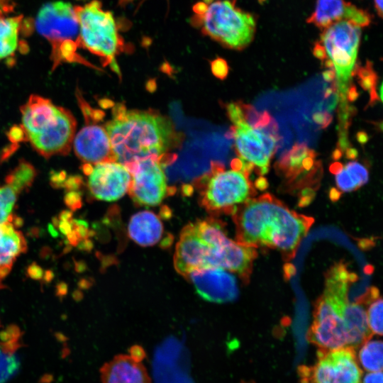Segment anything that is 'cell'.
<instances>
[{
    "label": "cell",
    "instance_id": "47",
    "mask_svg": "<svg viewBox=\"0 0 383 383\" xmlns=\"http://www.w3.org/2000/svg\"><path fill=\"white\" fill-rule=\"evenodd\" d=\"M343 168V165L340 162H335L331 165L329 170L332 174H337Z\"/></svg>",
    "mask_w": 383,
    "mask_h": 383
},
{
    "label": "cell",
    "instance_id": "18",
    "mask_svg": "<svg viewBox=\"0 0 383 383\" xmlns=\"http://www.w3.org/2000/svg\"><path fill=\"white\" fill-rule=\"evenodd\" d=\"M358 10L356 6L345 0H316L315 10L306 22L323 30L338 21L352 23Z\"/></svg>",
    "mask_w": 383,
    "mask_h": 383
},
{
    "label": "cell",
    "instance_id": "30",
    "mask_svg": "<svg viewBox=\"0 0 383 383\" xmlns=\"http://www.w3.org/2000/svg\"><path fill=\"white\" fill-rule=\"evenodd\" d=\"M227 114L234 126L245 122L241 102H232L226 106Z\"/></svg>",
    "mask_w": 383,
    "mask_h": 383
},
{
    "label": "cell",
    "instance_id": "24",
    "mask_svg": "<svg viewBox=\"0 0 383 383\" xmlns=\"http://www.w3.org/2000/svg\"><path fill=\"white\" fill-rule=\"evenodd\" d=\"M20 346V340L0 339V383L6 382L18 372L20 362L15 352Z\"/></svg>",
    "mask_w": 383,
    "mask_h": 383
},
{
    "label": "cell",
    "instance_id": "46",
    "mask_svg": "<svg viewBox=\"0 0 383 383\" xmlns=\"http://www.w3.org/2000/svg\"><path fill=\"white\" fill-rule=\"evenodd\" d=\"M341 194H342V192L339 191L338 189H337L335 187L331 188L330 192H329V197L333 201H338L340 199Z\"/></svg>",
    "mask_w": 383,
    "mask_h": 383
},
{
    "label": "cell",
    "instance_id": "1",
    "mask_svg": "<svg viewBox=\"0 0 383 383\" xmlns=\"http://www.w3.org/2000/svg\"><path fill=\"white\" fill-rule=\"evenodd\" d=\"M355 279L343 262L327 271L324 289L315 303L307 333L308 340L319 350L355 349L372 338L365 302L360 297L354 302L349 300V288Z\"/></svg>",
    "mask_w": 383,
    "mask_h": 383
},
{
    "label": "cell",
    "instance_id": "8",
    "mask_svg": "<svg viewBox=\"0 0 383 383\" xmlns=\"http://www.w3.org/2000/svg\"><path fill=\"white\" fill-rule=\"evenodd\" d=\"M74 10L79 23L82 48L100 57L104 66L110 65L119 74L115 58L122 51L124 43L112 13L103 10L98 0L74 6Z\"/></svg>",
    "mask_w": 383,
    "mask_h": 383
},
{
    "label": "cell",
    "instance_id": "10",
    "mask_svg": "<svg viewBox=\"0 0 383 383\" xmlns=\"http://www.w3.org/2000/svg\"><path fill=\"white\" fill-rule=\"evenodd\" d=\"M299 374L303 383H362V379L355 349L350 347L318 350L316 363L300 367Z\"/></svg>",
    "mask_w": 383,
    "mask_h": 383
},
{
    "label": "cell",
    "instance_id": "21",
    "mask_svg": "<svg viewBox=\"0 0 383 383\" xmlns=\"http://www.w3.org/2000/svg\"><path fill=\"white\" fill-rule=\"evenodd\" d=\"M23 16L0 18V60L14 55Z\"/></svg>",
    "mask_w": 383,
    "mask_h": 383
},
{
    "label": "cell",
    "instance_id": "33",
    "mask_svg": "<svg viewBox=\"0 0 383 383\" xmlns=\"http://www.w3.org/2000/svg\"><path fill=\"white\" fill-rule=\"evenodd\" d=\"M315 196V189L312 187L304 188L299 194V206H304L310 204Z\"/></svg>",
    "mask_w": 383,
    "mask_h": 383
},
{
    "label": "cell",
    "instance_id": "12",
    "mask_svg": "<svg viewBox=\"0 0 383 383\" xmlns=\"http://www.w3.org/2000/svg\"><path fill=\"white\" fill-rule=\"evenodd\" d=\"M84 172L88 175V187L96 199L114 201L128 192L131 174L123 165L114 160L92 165L84 164Z\"/></svg>",
    "mask_w": 383,
    "mask_h": 383
},
{
    "label": "cell",
    "instance_id": "5",
    "mask_svg": "<svg viewBox=\"0 0 383 383\" xmlns=\"http://www.w3.org/2000/svg\"><path fill=\"white\" fill-rule=\"evenodd\" d=\"M35 26L51 45L53 67L61 62H79L94 67L77 52L82 48L79 27L71 4L62 1L45 4L38 11Z\"/></svg>",
    "mask_w": 383,
    "mask_h": 383
},
{
    "label": "cell",
    "instance_id": "29",
    "mask_svg": "<svg viewBox=\"0 0 383 383\" xmlns=\"http://www.w3.org/2000/svg\"><path fill=\"white\" fill-rule=\"evenodd\" d=\"M335 181L338 187L343 192H349L357 189L351 176L345 168L337 174Z\"/></svg>",
    "mask_w": 383,
    "mask_h": 383
},
{
    "label": "cell",
    "instance_id": "17",
    "mask_svg": "<svg viewBox=\"0 0 383 383\" xmlns=\"http://www.w3.org/2000/svg\"><path fill=\"white\" fill-rule=\"evenodd\" d=\"M101 383H152L145 367L128 355H118L100 369Z\"/></svg>",
    "mask_w": 383,
    "mask_h": 383
},
{
    "label": "cell",
    "instance_id": "34",
    "mask_svg": "<svg viewBox=\"0 0 383 383\" xmlns=\"http://www.w3.org/2000/svg\"><path fill=\"white\" fill-rule=\"evenodd\" d=\"M128 355L133 361L137 363H141L145 358L146 353L140 345H135L130 348Z\"/></svg>",
    "mask_w": 383,
    "mask_h": 383
},
{
    "label": "cell",
    "instance_id": "20",
    "mask_svg": "<svg viewBox=\"0 0 383 383\" xmlns=\"http://www.w3.org/2000/svg\"><path fill=\"white\" fill-rule=\"evenodd\" d=\"M26 248L25 237L12 221L0 224V278L9 273L14 262L26 252Z\"/></svg>",
    "mask_w": 383,
    "mask_h": 383
},
{
    "label": "cell",
    "instance_id": "44",
    "mask_svg": "<svg viewBox=\"0 0 383 383\" xmlns=\"http://www.w3.org/2000/svg\"><path fill=\"white\" fill-rule=\"evenodd\" d=\"M356 139L362 145L366 144L369 140V136L365 131H358L356 134Z\"/></svg>",
    "mask_w": 383,
    "mask_h": 383
},
{
    "label": "cell",
    "instance_id": "49",
    "mask_svg": "<svg viewBox=\"0 0 383 383\" xmlns=\"http://www.w3.org/2000/svg\"><path fill=\"white\" fill-rule=\"evenodd\" d=\"M343 155V150L340 148H335L332 153V158L334 160H339Z\"/></svg>",
    "mask_w": 383,
    "mask_h": 383
},
{
    "label": "cell",
    "instance_id": "40",
    "mask_svg": "<svg viewBox=\"0 0 383 383\" xmlns=\"http://www.w3.org/2000/svg\"><path fill=\"white\" fill-rule=\"evenodd\" d=\"M254 186L256 189L260 191H264L268 187L269 183H268L267 179L265 177L260 176L255 181Z\"/></svg>",
    "mask_w": 383,
    "mask_h": 383
},
{
    "label": "cell",
    "instance_id": "37",
    "mask_svg": "<svg viewBox=\"0 0 383 383\" xmlns=\"http://www.w3.org/2000/svg\"><path fill=\"white\" fill-rule=\"evenodd\" d=\"M313 53L314 56L316 58L319 59L322 62L327 58L324 48L319 42V40L315 43L313 48Z\"/></svg>",
    "mask_w": 383,
    "mask_h": 383
},
{
    "label": "cell",
    "instance_id": "43",
    "mask_svg": "<svg viewBox=\"0 0 383 383\" xmlns=\"http://www.w3.org/2000/svg\"><path fill=\"white\" fill-rule=\"evenodd\" d=\"M323 78L325 81L331 82L335 79V72L333 69H328L323 72Z\"/></svg>",
    "mask_w": 383,
    "mask_h": 383
},
{
    "label": "cell",
    "instance_id": "9",
    "mask_svg": "<svg viewBox=\"0 0 383 383\" xmlns=\"http://www.w3.org/2000/svg\"><path fill=\"white\" fill-rule=\"evenodd\" d=\"M360 36L361 28L346 21L323 29L320 35L318 40L333 65L339 96H346L349 79L356 64Z\"/></svg>",
    "mask_w": 383,
    "mask_h": 383
},
{
    "label": "cell",
    "instance_id": "35",
    "mask_svg": "<svg viewBox=\"0 0 383 383\" xmlns=\"http://www.w3.org/2000/svg\"><path fill=\"white\" fill-rule=\"evenodd\" d=\"M272 119V117L271 115L267 111H264L262 113H260L257 121L252 128H264L270 123Z\"/></svg>",
    "mask_w": 383,
    "mask_h": 383
},
{
    "label": "cell",
    "instance_id": "11",
    "mask_svg": "<svg viewBox=\"0 0 383 383\" xmlns=\"http://www.w3.org/2000/svg\"><path fill=\"white\" fill-rule=\"evenodd\" d=\"M126 167L131 174L128 192L135 204L155 206L168 195L161 160L154 157L142 159Z\"/></svg>",
    "mask_w": 383,
    "mask_h": 383
},
{
    "label": "cell",
    "instance_id": "48",
    "mask_svg": "<svg viewBox=\"0 0 383 383\" xmlns=\"http://www.w3.org/2000/svg\"><path fill=\"white\" fill-rule=\"evenodd\" d=\"M374 8L379 18L382 17V0H374Z\"/></svg>",
    "mask_w": 383,
    "mask_h": 383
},
{
    "label": "cell",
    "instance_id": "3",
    "mask_svg": "<svg viewBox=\"0 0 383 383\" xmlns=\"http://www.w3.org/2000/svg\"><path fill=\"white\" fill-rule=\"evenodd\" d=\"M256 250L228 238L223 223L209 217L183 228L174 254V266L185 278L196 270L220 268L248 282L257 256Z\"/></svg>",
    "mask_w": 383,
    "mask_h": 383
},
{
    "label": "cell",
    "instance_id": "19",
    "mask_svg": "<svg viewBox=\"0 0 383 383\" xmlns=\"http://www.w3.org/2000/svg\"><path fill=\"white\" fill-rule=\"evenodd\" d=\"M164 228L158 216L152 211H143L134 214L128 226L129 237L137 244L150 246L158 243Z\"/></svg>",
    "mask_w": 383,
    "mask_h": 383
},
{
    "label": "cell",
    "instance_id": "28",
    "mask_svg": "<svg viewBox=\"0 0 383 383\" xmlns=\"http://www.w3.org/2000/svg\"><path fill=\"white\" fill-rule=\"evenodd\" d=\"M345 169L351 176L357 189L368 182V172L361 164L357 162H350L345 165Z\"/></svg>",
    "mask_w": 383,
    "mask_h": 383
},
{
    "label": "cell",
    "instance_id": "41",
    "mask_svg": "<svg viewBox=\"0 0 383 383\" xmlns=\"http://www.w3.org/2000/svg\"><path fill=\"white\" fill-rule=\"evenodd\" d=\"M13 9V5L10 0H0V18L6 13L11 11Z\"/></svg>",
    "mask_w": 383,
    "mask_h": 383
},
{
    "label": "cell",
    "instance_id": "7",
    "mask_svg": "<svg viewBox=\"0 0 383 383\" xmlns=\"http://www.w3.org/2000/svg\"><path fill=\"white\" fill-rule=\"evenodd\" d=\"M196 186L201 206L213 216L232 214L257 193L240 171L225 170L223 164L215 162L211 170L196 180Z\"/></svg>",
    "mask_w": 383,
    "mask_h": 383
},
{
    "label": "cell",
    "instance_id": "25",
    "mask_svg": "<svg viewBox=\"0 0 383 383\" xmlns=\"http://www.w3.org/2000/svg\"><path fill=\"white\" fill-rule=\"evenodd\" d=\"M20 192L12 184L0 187V224L13 221L12 210Z\"/></svg>",
    "mask_w": 383,
    "mask_h": 383
},
{
    "label": "cell",
    "instance_id": "23",
    "mask_svg": "<svg viewBox=\"0 0 383 383\" xmlns=\"http://www.w3.org/2000/svg\"><path fill=\"white\" fill-rule=\"evenodd\" d=\"M382 342L381 340L370 339L361 345L357 357L362 367L368 372H379L383 367Z\"/></svg>",
    "mask_w": 383,
    "mask_h": 383
},
{
    "label": "cell",
    "instance_id": "45",
    "mask_svg": "<svg viewBox=\"0 0 383 383\" xmlns=\"http://www.w3.org/2000/svg\"><path fill=\"white\" fill-rule=\"evenodd\" d=\"M345 157L350 160L356 159L358 156V151L354 148H347L345 150Z\"/></svg>",
    "mask_w": 383,
    "mask_h": 383
},
{
    "label": "cell",
    "instance_id": "4",
    "mask_svg": "<svg viewBox=\"0 0 383 383\" xmlns=\"http://www.w3.org/2000/svg\"><path fill=\"white\" fill-rule=\"evenodd\" d=\"M104 127L114 160L126 167L149 157L162 160L181 142L171 120L152 110H127L118 105Z\"/></svg>",
    "mask_w": 383,
    "mask_h": 383
},
{
    "label": "cell",
    "instance_id": "6",
    "mask_svg": "<svg viewBox=\"0 0 383 383\" xmlns=\"http://www.w3.org/2000/svg\"><path fill=\"white\" fill-rule=\"evenodd\" d=\"M192 24L225 48L241 50L252 41L256 30L254 16L236 6V0H216L202 16L195 15Z\"/></svg>",
    "mask_w": 383,
    "mask_h": 383
},
{
    "label": "cell",
    "instance_id": "36",
    "mask_svg": "<svg viewBox=\"0 0 383 383\" xmlns=\"http://www.w3.org/2000/svg\"><path fill=\"white\" fill-rule=\"evenodd\" d=\"M362 383H382V371L368 372L362 379Z\"/></svg>",
    "mask_w": 383,
    "mask_h": 383
},
{
    "label": "cell",
    "instance_id": "26",
    "mask_svg": "<svg viewBox=\"0 0 383 383\" xmlns=\"http://www.w3.org/2000/svg\"><path fill=\"white\" fill-rule=\"evenodd\" d=\"M35 175L33 167L23 162L20 164L14 171L9 175L6 182L15 187L19 192L30 185Z\"/></svg>",
    "mask_w": 383,
    "mask_h": 383
},
{
    "label": "cell",
    "instance_id": "15",
    "mask_svg": "<svg viewBox=\"0 0 383 383\" xmlns=\"http://www.w3.org/2000/svg\"><path fill=\"white\" fill-rule=\"evenodd\" d=\"M186 278L194 286L197 294L209 301L224 303L234 300L238 295L235 277L223 269L196 270Z\"/></svg>",
    "mask_w": 383,
    "mask_h": 383
},
{
    "label": "cell",
    "instance_id": "27",
    "mask_svg": "<svg viewBox=\"0 0 383 383\" xmlns=\"http://www.w3.org/2000/svg\"><path fill=\"white\" fill-rule=\"evenodd\" d=\"M357 76L358 82L363 89L371 91L376 89L377 84V74L374 71L372 63L367 61L365 66L355 64L351 76Z\"/></svg>",
    "mask_w": 383,
    "mask_h": 383
},
{
    "label": "cell",
    "instance_id": "2",
    "mask_svg": "<svg viewBox=\"0 0 383 383\" xmlns=\"http://www.w3.org/2000/svg\"><path fill=\"white\" fill-rule=\"evenodd\" d=\"M231 215L238 243L276 250L286 260L294 258L314 222L269 193L247 199Z\"/></svg>",
    "mask_w": 383,
    "mask_h": 383
},
{
    "label": "cell",
    "instance_id": "32",
    "mask_svg": "<svg viewBox=\"0 0 383 383\" xmlns=\"http://www.w3.org/2000/svg\"><path fill=\"white\" fill-rule=\"evenodd\" d=\"M312 119L321 128H326L332 121V116L326 111H318L312 114Z\"/></svg>",
    "mask_w": 383,
    "mask_h": 383
},
{
    "label": "cell",
    "instance_id": "42",
    "mask_svg": "<svg viewBox=\"0 0 383 383\" xmlns=\"http://www.w3.org/2000/svg\"><path fill=\"white\" fill-rule=\"evenodd\" d=\"M244 162L245 160L240 157L234 158L231 162L232 170L235 171H241L244 165Z\"/></svg>",
    "mask_w": 383,
    "mask_h": 383
},
{
    "label": "cell",
    "instance_id": "38",
    "mask_svg": "<svg viewBox=\"0 0 383 383\" xmlns=\"http://www.w3.org/2000/svg\"><path fill=\"white\" fill-rule=\"evenodd\" d=\"M208 7L209 4L204 1H199L193 6L192 10L195 15L202 16L206 12Z\"/></svg>",
    "mask_w": 383,
    "mask_h": 383
},
{
    "label": "cell",
    "instance_id": "22",
    "mask_svg": "<svg viewBox=\"0 0 383 383\" xmlns=\"http://www.w3.org/2000/svg\"><path fill=\"white\" fill-rule=\"evenodd\" d=\"M365 304L368 328L372 335H382V299L378 289L371 287L360 296Z\"/></svg>",
    "mask_w": 383,
    "mask_h": 383
},
{
    "label": "cell",
    "instance_id": "39",
    "mask_svg": "<svg viewBox=\"0 0 383 383\" xmlns=\"http://www.w3.org/2000/svg\"><path fill=\"white\" fill-rule=\"evenodd\" d=\"M359 96V93L357 90V88L355 85L351 84L348 86L347 92H346V100L350 102L355 101Z\"/></svg>",
    "mask_w": 383,
    "mask_h": 383
},
{
    "label": "cell",
    "instance_id": "16",
    "mask_svg": "<svg viewBox=\"0 0 383 383\" xmlns=\"http://www.w3.org/2000/svg\"><path fill=\"white\" fill-rule=\"evenodd\" d=\"M73 143L77 156L84 164L94 165L114 160L104 126L96 123L86 125L74 138Z\"/></svg>",
    "mask_w": 383,
    "mask_h": 383
},
{
    "label": "cell",
    "instance_id": "13",
    "mask_svg": "<svg viewBox=\"0 0 383 383\" xmlns=\"http://www.w3.org/2000/svg\"><path fill=\"white\" fill-rule=\"evenodd\" d=\"M233 126V138L240 158L252 162L256 167H269L281 137L274 136L261 128H253L246 122Z\"/></svg>",
    "mask_w": 383,
    "mask_h": 383
},
{
    "label": "cell",
    "instance_id": "14",
    "mask_svg": "<svg viewBox=\"0 0 383 383\" xmlns=\"http://www.w3.org/2000/svg\"><path fill=\"white\" fill-rule=\"evenodd\" d=\"M76 121L72 113L62 107L51 124L28 141L41 155L49 157L69 152L74 138Z\"/></svg>",
    "mask_w": 383,
    "mask_h": 383
},
{
    "label": "cell",
    "instance_id": "31",
    "mask_svg": "<svg viewBox=\"0 0 383 383\" xmlns=\"http://www.w3.org/2000/svg\"><path fill=\"white\" fill-rule=\"evenodd\" d=\"M211 69L213 74L220 79H224L229 70L226 61L221 57H218L211 62Z\"/></svg>",
    "mask_w": 383,
    "mask_h": 383
}]
</instances>
